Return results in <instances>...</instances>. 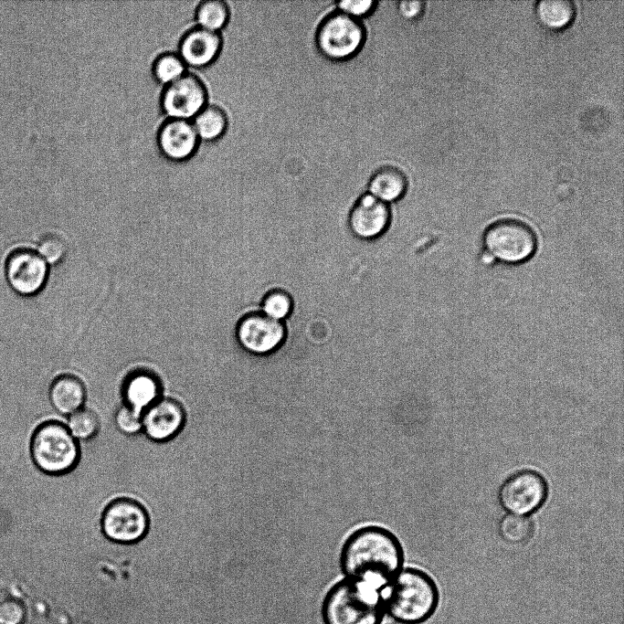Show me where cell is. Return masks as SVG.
Masks as SVG:
<instances>
[{"mask_svg": "<svg viewBox=\"0 0 624 624\" xmlns=\"http://www.w3.org/2000/svg\"><path fill=\"white\" fill-rule=\"evenodd\" d=\"M37 252L48 265H55L64 259L67 246L59 236L48 234L39 240Z\"/></svg>", "mask_w": 624, "mask_h": 624, "instance_id": "obj_26", "label": "cell"}, {"mask_svg": "<svg viewBox=\"0 0 624 624\" xmlns=\"http://www.w3.org/2000/svg\"><path fill=\"white\" fill-rule=\"evenodd\" d=\"M185 412L175 399L161 397L143 413V431L154 441L175 438L184 428Z\"/></svg>", "mask_w": 624, "mask_h": 624, "instance_id": "obj_12", "label": "cell"}, {"mask_svg": "<svg viewBox=\"0 0 624 624\" xmlns=\"http://www.w3.org/2000/svg\"><path fill=\"white\" fill-rule=\"evenodd\" d=\"M239 344L248 351L264 354L275 350L284 340L282 323L264 314L252 313L241 319L237 328Z\"/></svg>", "mask_w": 624, "mask_h": 624, "instance_id": "obj_11", "label": "cell"}, {"mask_svg": "<svg viewBox=\"0 0 624 624\" xmlns=\"http://www.w3.org/2000/svg\"><path fill=\"white\" fill-rule=\"evenodd\" d=\"M405 553L400 540L380 525H365L344 541L339 566L344 578L384 592L404 568Z\"/></svg>", "mask_w": 624, "mask_h": 624, "instance_id": "obj_1", "label": "cell"}, {"mask_svg": "<svg viewBox=\"0 0 624 624\" xmlns=\"http://www.w3.org/2000/svg\"><path fill=\"white\" fill-rule=\"evenodd\" d=\"M497 530L504 542L520 545L527 543L532 538L534 524L527 516L509 513L499 520Z\"/></svg>", "mask_w": 624, "mask_h": 624, "instance_id": "obj_21", "label": "cell"}, {"mask_svg": "<svg viewBox=\"0 0 624 624\" xmlns=\"http://www.w3.org/2000/svg\"><path fill=\"white\" fill-rule=\"evenodd\" d=\"M192 122L200 141L206 142H213L221 138L228 125L226 112L217 105L204 107L195 116Z\"/></svg>", "mask_w": 624, "mask_h": 624, "instance_id": "obj_20", "label": "cell"}, {"mask_svg": "<svg viewBox=\"0 0 624 624\" xmlns=\"http://www.w3.org/2000/svg\"><path fill=\"white\" fill-rule=\"evenodd\" d=\"M186 72V65L178 53H163L155 58L153 65V75L155 80L164 87Z\"/></svg>", "mask_w": 624, "mask_h": 624, "instance_id": "obj_23", "label": "cell"}, {"mask_svg": "<svg viewBox=\"0 0 624 624\" xmlns=\"http://www.w3.org/2000/svg\"><path fill=\"white\" fill-rule=\"evenodd\" d=\"M484 249L489 256L507 264L528 260L537 248L533 228L516 218H502L492 223L483 234Z\"/></svg>", "mask_w": 624, "mask_h": 624, "instance_id": "obj_5", "label": "cell"}, {"mask_svg": "<svg viewBox=\"0 0 624 624\" xmlns=\"http://www.w3.org/2000/svg\"><path fill=\"white\" fill-rule=\"evenodd\" d=\"M291 298L282 291L270 292L262 302L263 314L280 322L291 313Z\"/></svg>", "mask_w": 624, "mask_h": 624, "instance_id": "obj_25", "label": "cell"}, {"mask_svg": "<svg viewBox=\"0 0 624 624\" xmlns=\"http://www.w3.org/2000/svg\"><path fill=\"white\" fill-rule=\"evenodd\" d=\"M385 613L399 624H422L437 611L440 594L430 575L405 567L383 592Z\"/></svg>", "mask_w": 624, "mask_h": 624, "instance_id": "obj_2", "label": "cell"}, {"mask_svg": "<svg viewBox=\"0 0 624 624\" xmlns=\"http://www.w3.org/2000/svg\"><path fill=\"white\" fill-rule=\"evenodd\" d=\"M207 105V90L195 74L186 72L164 87L161 96L163 111L172 119L193 120Z\"/></svg>", "mask_w": 624, "mask_h": 624, "instance_id": "obj_10", "label": "cell"}, {"mask_svg": "<svg viewBox=\"0 0 624 624\" xmlns=\"http://www.w3.org/2000/svg\"><path fill=\"white\" fill-rule=\"evenodd\" d=\"M5 274L15 292L33 296L42 291L48 280V264L36 250L16 249L6 259Z\"/></svg>", "mask_w": 624, "mask_h": 624, "instance_id": "obj_9", "label": "cell"}, {"mask_svg": "<svg viewBox=\"0 0 624 624\" xmlns=\"http://www.w3.org/2000/svg\"><path fill=\"white\" fill-rule=\"evenodd\" d=\"M199 142L191 120L168 118L161 125L157 134L161 153L175 162L190 159L196 153Z\"/></svg>", "mask_w": 624, "mask_h": 624, "instance_id": "obj_13", "label": "cell"}, {"mask_svg": "<svg viewBox=\"0 0 624 624\" xmlns=\"http://www.w3.org/2000/svg\"><path fill=\"white\" fill-rule=\"evenodd\" d=\"M407 188V178L398 167L386 165L377 169L369 180V194L388 203L401 198Z\"/></svg>", "mask_w": 624, "mask_h": 624, "instance_id": "obj_18", "label": "cell"}, {"mask_svg": "<svg viewBox=\"0 0 624 624\" xmlns=\"http://www.w3.org/2000/svg\"><path fill=\"white\" fill-rule=\"evenodd\" d=\"M114 421L117 428L123 434L134 435L143 431V413L122 405L116 411Z\"/></svg>", "mask_w": 624, "mask_h": 624, "instance_id": "obj_27", "label": "cell"}, {"mask_svg": "<svg viewBox=\"0 0 624 624\" xmlns=\"http://www.w3.org/2000/svg\"><path fill=\"white\" fill-rule=\"evenodd\" d=\"M548 496V484L534 470H521L506 478L498 490V501L508 513L527 516L539 510Z\"/></svg>", "mask_w": 624, "mask_h": 624, "instance_id": "obj_7", "label": "cell"}, {"mask_svg": "<svg viewBox=\"0 0 624 624\" xmlns=\"http://www.w3.org/2000/svg\"><path fill=\"white\" fill-rule=\"evenodd\" d=\"M30 456L42 472L62 476L71 471L79 462V442L66 425L58 420L41 423L30 440Z\"/></svg>", "mask_w": 624, "mask_h": 624, "instance_id": "obj_4", "label": "cell"}, {"mask_svg": "<svg viewBox=\"0 0 624 624\" xmlns=\"http://www.w3.org/2000/svg\"><path fill=\"white\" fill-rule=\"evenodd\" d=\"M229 7L221 0H206L196 7V20L197 26L215 32H219L227 24Z\"/></svg>", "mask_w": 624, "mask_h": 624, "instance_id": "obj_22", "label": "cell"}, {"mask_svg": "<svg viewBox=\"0 0 624 624\" xmlns=\"http://www.w3.org/2000/svg\"><path fill=\"white\" fill-rule=\"evenodd\" d=\"M321 53L332 60H345L355 56L365 41V28L356 18L342 12L328 15L315 36Z\"/></svg>", "mask_w": 624, "mask_h": 624, "instance_id": "obj_6", "label": "cell"}, {"mask_svg": "<svg viewBox=\"0 0 624 624\" xmlns=\"http://www.w3.org/2000/svg\"><path fill=\"white\" fill-rule=\"evenodd\" d=\"M378 4L373 0H344L337 3L339 12L359 19L371 14Z\"/></svg>", "mask_w": 624, "mask_h": 624, "instance_id": "obj_28", "label": "cell"}, {"mask_svg": "<svg viewBox=\"0 0 624 624\" xmlns=\"http://www.w3.org/2000/svg\"><path fill=\"white\" fill-rule=\"evenodd\" d=\"M24 618L25 609L18 600L8 598L0 603V624H21Z\"/></svg>", "mask_w": 624, "mask_h": 624, "instance_id": "obj_29", "label": "cell"}, {"mask_svg": "<svg viewBox=\"0 0 624 624\" xmlns=\"http://www.w3.org/2000/svg\"><path fill=\"white\" fill-rule=\"evenodd\" d=\"M389 220L388 205L367 193L362 196L354 206L349 224L357 237L373 238L386 230Z\"/></svg>", "mask_w": 624, "mask_h": 624, "instance_id": "obj_15", "label": "cell"}, {"mask_svg": "<svg viewBox=\"0 0 624 624\" xmlns=\"http://www.w3.org/2000/svg\"><path fill=\"white\" fill-rule=\"evenodd\" d=\"M149 523L143 506L129 498L112 501L101 517L104 535L119 544H133L142 540L148 532Z\"/></svg>", "mask_w": 624, "mask_h": 624, "instance_id": "obj_8", "label": "cell"}, {"mask_svg": "<svg viewBox=\"0 0 624 624\" xmlns=\"http://www.w3.org/2000/svg\"><path fill=\"white\" fill-rule=\"evenodd\" d=\"M48 399L56 412L69 416L83 407L86 389L82 381L77 376L61 375L50 384Z\"/></svg>", "mask_w": 624, "mask_h": 624, "instance_id": "obj_16", "label": "cell"}, {"mask_svg": "<svg viewBox=\"0 0 624 624\" xmlns=\"http://www.w3.org/2000/svg\"><path fill=\"white\" fill-rule=\"evenodd\" d=\"M320 611L323 624H382L386 615L382 592L346 578L327 590Z\"/></svg>", "mask_w": 624, "mask_h": 624, "instance_id": "obj_3", "label": "cell"}, {"mask_svg": "<svg viewBox=\"0 0 624 624\" xmlns=\"http://www.w3.org/2000/svg\"><path fill=\"white\" fill-rule=\"evenodd\" d=\"M222 44L219 32L196 26L183 36L178 54L186 67L206 68L217 58Z\"/></svg>", "mask_w": 624, "mask_h": 624, "instance_id": "obj_14", "label": "cell"}, {"mask_svg": "<svg viewBox=\"0 0 624 624\" xmlns=\"http://www.w3.org/2000/svg\"><path fill=\"white\" fill-rule=\"evenodd\" d=\"M122 393L124 405L143 413L161 398V384L153 374L136 371L126 378Z\"/></svg>", "mask_w": 624, "mask_h": 624, "instance_id": "obj_17", "label": "cell"}, {"mask_svg": "<svg viewBox=\"0 0 624 624\" xmlns=\"http://www.w3.org/2000/svg\"><path fill=\"white\" fill-rule=\"evenodd\" d=\"M66 427L78 441L89 440L98 433L100 421L94 411L82 407L69 416Z\"/></svg>", "mask_w": 624, "mask_h": 624, "instance_id": "obj_24", "label": "cell"}, {"mask_svg": "<svg viewBox=\"0 0 624 624\" xmlns=\"http://www.w3.org/2000/svg\"><path fill=\"white\" fill-rule=\"evenodd\" d=\"M538 22L551 30L569 26L576 15V5L572 0H540L535 4Z\"/></svg>", "mask_w": 624, "mask_h": 624, "instance_id": "obj_19", "label": "cell"}, {"mask_svg": "<svg viewBox=\"0 0 624 624\" xmlns=\"http://www.w3.org/2000/svg\"><path fill=\"white\" fill-rule=\"evenodd\" d=\"M426 3L420 0H402L397 3L399 15L407 20L418 18L424 12Z\"/></svg>", "mask_w": 624, "mask_h": 624, "instance_id": "obj_30", "label": "cell"}]
</instances>
